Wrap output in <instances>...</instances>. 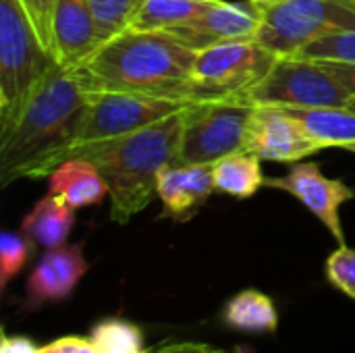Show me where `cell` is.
<instances>
[{"mask_svg":"<svg viewBox=\"0 0 355 353\" xmlns=\"http://www.w3.org/2000/svg\"><path fill=\"white\" fill-rule=\"evenodd\" d=\"M262 158L252 152H237L231 154L216 164H212L214 187L220 193L248 200L256 196L260 187H264L266 177L262 175Z\"/></svg>","mask_w":355,"mask_h":353,"instance_id":"obj_21","label":"cell"},{"mask_svg":"<svg viewBox=\"0 0 355 353\" xmlns=\"http://www.w3.org/2000/svg\"><path fill=\"white\" fill-rule=\"evenodd\" d=\"M341 83L343 87L355 98V64H345V62H322Z\"/></svg>","mask_w":355,"mask_h":353,"instance_id":"obj_31","label":"cell"},{"mask_svg":"<svg viewBox=\"0 0 355 353\" xmlns=\"http://www.w3.org/2000/svg\"><path fill=\"white\" fill-rule=\"evenodd\" d=\"M73 225L75 208H71L58 196L48 191L25 214L21 223V233L27 235L35 246H42L44 250H54L67 243Z\"/></svg>","mask_w":355,"mask_h":353,"instance_id":"obj_17","label":"cell"},{"mask_svg":"<svg viewBox=\"0 0 355 353\" xmlns=\"http://www.w3.org/2000/svg\"><path fill=\"white\" fill-rule=\"evenodd\" d=\"M214 191L212 164L166 166L158 175L156 183V196L162 202V214L177 223L189 221Z\"/></svg>","mask_w":355,"mask_h":353,"instance_id":"obj_14","label":"cell"},{"mask_svg":"<svg viewBox=\"0 0 355 353\" xmlns=\"http://www.w3.org/2000/svg\"><path fill=\"white\" fill-rule=\"evenodd\" d=\"M0 353H40V350L27 337H21V335L8 337L6 333H2Z\"/></svg>","mask_w":355,"mask_h":353,"instance_id":"obj_30","label":"cell"},{"mask_svg":"<svg viewBox=\"0 0 355 353\" xmlns=\"http://www.w3.org/2000/svg\"><path fill=\"white\" fill-rule=\"evenodd\" d=\"M241 98L256 106L279 108H343L354 100L322 62L300 56H279L270 71Z\"/></svg>","mask_w":355,"mask_h":353,"instance_id":"obj_7","label":"cell"},{"mask_svg":"<svg viewBox=\"0 0 355 353\" xmlns=\"http://www.w3.org/2000/svg\"><path fill=\"white\" fill-rule=\"evenodd\" d=\"M54 67L21 0H0V131L15 123Z\"/></svg>","mask_w":355,"mask_h":353,"instance_id":"obj_4","label":"cell"},{"mask_svg":"<svg viewBox=\"0 0 355 353\" xmlns=\"http://www.w3.org/2000/svg\"><path fill=\"white\" fill-rule=\"evenodd\" d=\"M48 191L71 208L100 204L110 191L102 173L85 158H69L48 175Z\"/></svg>","mask_w":355,"mask_h":353,"instance_id":"obj_16","label":"cell"},{"mask_svg":"<svg viewBox=\"0 0 355 353\" xmlns=\"http://www.w3.org/2000/svg\"><path fill=\"white\" fill-rule=\"evenodd\" d=\"M196 56L168 31L125 29L100 44L75 73L85 89L189 102Z\"/></svg>","mask_w":355,"mask_h":353,"instance_id":"obj_2","label":"cell"},{"mask_svg":"<svg viewBox=\"0 0 355 353\" xmlns=\"http://www.w3.org/2000/svg\"><path fill=\"white\" fill-rule=\"evenodd\" d=\"M320 150L322 148L306 135L300 123L285 108L256 106L248 131L245 152H252L262 160L300 162Z\"/></svg>","mask_w":355,"mask_h":353,"instance_id":"obj_11","label":"cell"},{"mask_svg":"<svg viewBox=\"0 0 355 353\" xmlns=\"http://www.w3.org/2000/svg\"><path fill=\"white\" fill-rule=\"evenodd\" d=\"M40 42L48 52H52V27H54V12L58 0H21Z\"/></svg>","mask_w":355,"mask_h":353,"instance_id":"obj_27","label":"cell"},{"mask_svg":"<svg viewBox=\"0 0 355 353\" xmlns=\"http://www.w3.org/2000/svg\"><path fill=\"white\" fill-rule=\"evenodd\" d=\"M235 353H252V352H248V350H237Z\"/></svg>","mask_w":355,"mask_h":353,"instance_id":"obj_35","label":"cell"},{"mask_svg":"<svg viewBox=\"0 0 355 353\" xmlns=\"http://www.w3.org/2000/svg\"><path fill=\"white\" fill-rule=\"evenodd\" d=\"M349 108H352V110H355V98H354V100H352V104H349Z\"/></svg>","mask_w":355,"mask_h":353,"instance_id":"obj_34","label":"cell"},{"mask_svg":"<svg viewBox=\"0 0 355 353\" xmlns=\"http://www.w3.org/2000/svg\"><path fill=\"white\" fill-rule=\"evenodd\" d=\"M264 187L291 193L331 231L339 246H345L339 210L345 202L354 200L355 189H352L343 179H331L322 175L316 162H295L291 164L287 175L268 177L264 181Z\"/></svg>","mask_w":355,"mask_h":353,"instance_id":"obj_10","label":"cell"},{"mask_svg":"<svg viewBox=\"0 0 355 353\" xmlns=\"http://www.w3.org/2000/svg\"><path fill=\"white\" fill-rule=\"evenodd\" d=\"M144 2L146 0H87L89 10L94 15L98 42L104 44L106 40L129 29L133 17L137 15Z\"/></svg>","mask_w":355,"mask_h":353,"instance_id":"obj_23","label":"cell"},{"mask_svg":"<svg viewBox=\"0 0 355 353\" xmlns=\"http://www.w3.org/2000/svg\"><path fill=\"white\" fill-rule=\"evenodd\" d=\"M306 131V135L324 148H345L355 141V110L349 106L285 108Z\"/></svg>","mask_w":355,"mask_h":353,"instance_id":"obj_18","label":"cell"},{"mask_svg":"<svg viewBox=\"0 0 355 353\" xmlns=\"http://www.w3.org/2000/svg\"><path fill=\"white\" fill-rule=\"evenodd\" d=\"M295 56L316 62H345L355 64V29L329 31L306 44Z\"/></svg>","mask_w":355,"mask_h":353,"instance_id":"obj_24","label":"cell"},{"mask_svg":"<svg viewBox=\"0 0 355 353\" xmlns=\"http://www.w3.org/2000/svg\"><path fill=\"white\" fill-rule=\"evenodd\" d=\"M223 322L239 333H275L279 327V314L275 302L266 293L258 289H243L227 302Z\"/></svg>","mask_w":355,"mask_h":353,"instance_id":"obj_20","label":"cell"},{"mask_svg":"<svg viewBox=\"0 0 355 353\" xmlns=\"http://www.w3.org/2000/svg\"><path fill=\"white\" fill-rule=\"evenodd\" d=\"M187 104L189 102L144 96V94L87 89V104L77 135L64 154V160L75 148L133 133L137 129H144L148 125H154L162 119L181 112Z\"/></svg>","mask_w":355,"mask_h":353,"instance_id":"obj_8","label":"cell"},{"mask_svg":"<svg viewBox=\"0 0 355 353\" xmlns=\"http://www.w3.org/2000/svg\"><path fill=\"white\" fill-rule=\"evenodd\" d=\"M100 46L87 0H58L52 27V54L58 64L77 69Z\"/></svg>","mask_w":355,"mask_h":353,"instance_id":"obj_15","label":"cell"},{"mask_svg":"<svg viewBox=\"0 0 355 353\" xmlns=\"http://www.w3.org/2000/svg\"><path fill=\"white\" fill-rule=\"evenodd\" d=\"M181 112L133 133L75 148L69 154V158L89 160L102 173L108 183L110 218L114 223L127 225L139 214L156 196L158 175L177 164Z\"/></svg>","mask_w":355,"mask_h":353,"instance_id":"obj_3","label":"cell"},{"mask_svg":"<svg viewBox=\"0 0 355 353\" xmlns=\"http://www.w3.org/2000/svg\"><path fill=\"white\" fill-rule=\"evenodd\" d=\"M343 150H347V152H354V154H355V141H354V144H349V146H345Z\"/></svg>","mask_w":355,"mask_h":353,"instance_id":"obj_33","label":"cell"},{"mask_svg":"<svg viewBox=\"0 0 355 353\" xmlns=\"http://www.w3.org/2000/svg\"><path fill=\"white\" fill-rule=\"evenodd\" d=\"M89 341L96 353H148L141 329L121 318L100 320L92 329Z\"/></svg>","mask_w":355,"mask_h":353,"instance_id":"obj_22","label":"cell"},{"mask_svg":"<svg viewBox=\"0 0 355 353\" xmlns=\"http://www.w3.org/2000/svg\"><path fill=\"white\" fill-rule=\"evenodd\" d=\"M218 0H146L129 29L171 31L204 17Z\"/></svg>","mask_w":355,"mask_h":353,"instance_id":"obj_19","label":"cell"},{"mask_svg":"<svg viewBox=\"0 0 355 353\" xmlns=\"http://www.w3.org/2000/svg\"><path fill=\"white\" fill-rule=\"evenodd\" d=\"M87 268L89 264L83 256L81 241L46 250L27 279L23 308L27 312H35L46 304L67 300L85 277Z\"/></svg>","mask_w":355,"mask_h":353,"instance_id":"obj_12","label":"cell"},{"mask_svg":"<svg viewBox=\"0 0 355 353\" xmlns=\"http://www.w3.org/2000/svg\"><path fill=\"white\" fill-rule=\"evenodd\" d=\"M260 27V15L254 4H231L218 0L204 17L198 21L171 29L168 33L175 35L187 48L202 52L220 44L254 40Z\"/></svg>","mask_w":355,"mask_h":353,"instance_id":"obj_13","label":"cell"},{"mask_svg":"<svg viewBox=\"0 0 355 353\" xmlns=\"http://www.w3.org/2000/svg\"><path fill=\"white\" fill-rule=\"evenodd\" d=\"M277 2H283V0H250V4H254L256 8H262V6H272Z\"/></svg>","mask_w":355,"mask_h":353,"instance_id":"obj_32","label":"cell"},{"mask_svg":"<svg viewBox=\"0 0 355 353\" xmlns=\"http://www.w3.org/2000/svg\"><path fill=\"white\" fill-rule=\"evenodd\" d=\"M256 104L243 98L196 100L181 112V144L177 164H216L245 152Z\"/></svg>","mask_w":355,"mask_h":353,"instance_id":"obj_5","label":"cell"},{"mask_svg":"<svg viewBox=\"0 0 355 353\" xmlns=\"http://www.w3.org/2000/svg\"><path fill=\"white\" fill-rule=\"evenodd\" d=\"M277 54L256 40L220 44L198 52L189 102L241 98L277 62Z\"/></svg>","mask_w":355,"mask_h":353,"instance_id":"obj_9","label":"cell"},{"mask_svg":"<svg viewBox=\"0 0 355 353\" xmlns=\"http://www.w3.org/2000/svg\"><path fill=\"white\" fill-rule=\"evenodd\" d=\"M324 273L331 285L355 300V250L339 246L324 264Z\"/></svg>","mask_w":355,"mask_h":353,"instance_id":"obj_26","label":"cell"},{"mask_svg":"<svg viewBox=\"0 0 355 353\" xmlns=\"http://www.w3.org/2000/svg\"><path fill=\"white\" fill-rule=\"evenodd\" d=\"M148 353H223L206 343H164L148 350Z\"/></svg>","mask_w":355,"mask_h":353,"instance_id":"obj_29","label":"cell"},{"mask_svg":"<svg viewBox=\"0 0 355 353\" xmlns=\"http://www.w3.org/2000/svg\"><path fill=\"white\" fill-rule=\"evenodd\" d=\"M85 104L87 89L75 69L56 62L15 123L0 131V187L17 179L48 177L62 164Z\"/></svg>","mask_w":355,"mask_h":353,"instance_id":"obj_1","label":"cell"},{"mask_svg":"<svg viewBox=\"0 0 355 353\" xmlns=\"http://www.w3.org/2000/svg\"><path fill=\"white\" fill-rule=\"evenodd\" d=\"M256 10L260 27L254 40L277 56H295L329 31L355 29V0H283Z\"/></svg>","mask_w":355,"mask_h":353,"instance_id":"obj_6","label":"cell"},{"mask_svg":"<svg viewBox=\"0 0 355 353\" xmlns=\"http://www.w3.org/2000/svg\"><path fill=\"white\" fill-rule=\"evenodd\" d=\"M35 243L23 235L12 231L0 233V291L4 293L8 283L23 270L33 254Z\"/></svg>","mask_w":355,"mask_h":353,"instance_id":"obj_25","label":"cell"},{"mask_svg":"<svg viewBox=\"0 0 355 353\" xmlns=\"http://www.w3.org/2000/svg\"><path fill=\"white\" fill-rule=\"evenodd\" d=\"M40 353H96L89 339L81 337H60L52 343L40 347Z\"/></svg>","mask_w":355,"mask_h":353,"instance_id":"obj_28","label":"cell"}]
</instances>
